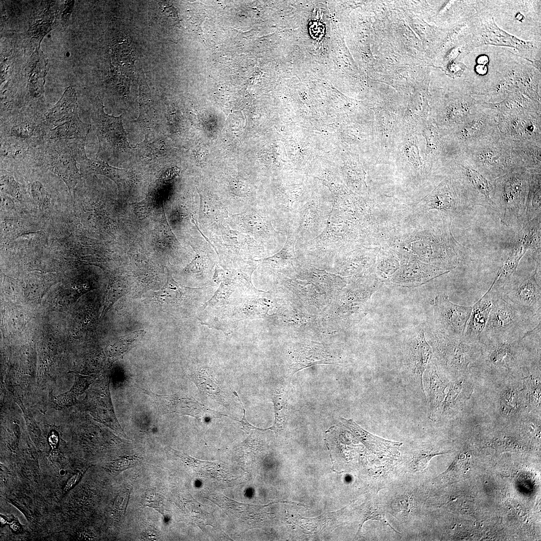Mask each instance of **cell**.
I'll list each match as a JSON object with an SVG mask.
<instances>
[{
	"mask_svg": "<svg viewBox=\"0 0 541 541\" xmlns=\"http://www.w3.org/2000/svg\"><path fill=\"white\" fill-rule=\"evenodd\" d=\"M362 213L354 208L333 206L323 231L314 239L295 245L299 262L332 273L337 261L363 242Z\"/></svg>",
	"mask_w": 541,
	"mask_h": 541,
	"instance_id": "cell-1",
	"label": "cell"
},
{
	"mask_svg": "<svg viewBox=\"0 0 541 541\" xmlns=\"http://www.w3.org/2000/svg\"><path fill=\"white\" fill-rule=\"evenodd\" d=\"M531 170L523 168L491 181V198L501 222L508 227L527 222L526 212Z\"/></svg>",
	"mask_w": 541,
	"mask_h": 541,
	"instance_id": "cell-2",
	"label": "cell"
},
{
	"mask_svg": "<svg viewBox=\"0 0 541 541\" xmlns=\"http://www.w3.org/2000/svg\"><path fill=\"white\" fill-rule=\"evenodd\" d=\"M494 290L495 296L481 336V343L523 339L540 325V316H534L519 310Z\"/></svg>",
	"mask_w": 541,
	"mask_h": 541,
	"instance_id": "cell-3",
	"label": "cell"
},
{
	"mask_svg": "<svg viewBox=\"0 0 541 541\" xmlns=\"http://www.w3.org/2000/svg\"><path fill=\"white\" fill-rule=\"evenodd\" d=\"M460 152L490 181L508 173L526 168L509 141L501 138L500 135L467 147Z\"/></svg>",
	"mask_w": 541,
	"mask_h": 541,
	"instance_id": "cell-4",
	"label": "cell"
},
{
	"mask_svg": "<svg viewBox=\"0 0 541 541\" xmlns=\"http://www.w3.org/2000/svg\"><path fill=\"white\" fill-rule=\"evenodd\" d=\"M496 81L491 87L479 92V96L491 98L518 91L526 97L540 103V72L531 64L512 57L498 68Z\"/></svg>",
	"mask_w": 541,
	"mask_h": 541,
	"instance_id": "cell-5",
	"label": "cell"
},
{
	"mask_svg": "<svg viewBox=\"0 0 541 541\" xmlns=\"http://www.w3.org/2000/svg\"><path fill=\"white\" fill-rule=\"evenodd\" d=\"M426 340L431 346L438 366L454 374L463 376L468 372V365L478 357L481 342L472 343L463 338L444 335L430 325H425Z\"/></svg>",
	"mask_w": 541,
	"mask_h": 541,
	"instance_id": "cell-6",
	"label": "cell"
},
{
	"mask_svg": "<svg viewBox=\"0 0 541 541\" xmlns=\"http://www.w3.org/2000/svg\"><path fill=\"white\" fill-rule=\"evenodd\" d=\"M50 139L44 144L42 164L64 181L71 193L80 177L76 159L86 153L85 140Z\"/></svg>",
	"mask_w": 541,
	"mask_h": 541,
	"instance_id": "cell-7",
	"label": "cell"
},
{
	"mask_svg": "<svg viewBox=\"0 0 541 541\" xmlns=\"http://www.w3.org/2000/svg\"><path fill=\"white\" fill-rule=\"evenodd\" d=\"M485 45L512 48L518 51L520 56L530 61L533 60L532 57L534 54H540V42L518 39L498 27L493 17L475 12L467 49L470 53L474 48Z\"/></svg>",
	"mask_w": 541,
	"mask_h": 541,
	"instance_id": "cell-8",
	"label": "cell"
},
{
	"mask_svg": "<svg viewBox=\"0 0 541 541\" xmlns=\"http://www.w3.org/2000/svg\"><path fill=\"white\" fill-rule=\"evenodd\" d=\"M273 291L289 307L313 316L320 315L331 303L326 294L312 283L280 273L275 276Z\"/></svg>",
	"mask_w": 541,
	"mask_h": 541,
	"instance_id": "cell-9",
	"label": "cell"
},
{
	"mask_svg": "<svg viewBox=\"0 0 541 541\" xmlns=\"http://www.w3.org/2000/svg\"><path fill=\"white\" fill-rule=\"evenodd\" d=\"M463 197L470 207L479 205L495 211L491 198V181L459 153L445 165Z\"/></svg>",
	"mask_w": 541,
	"mask_h": 541,
	"instance_id": "cell-10",
	"label": "cell"
},
{
	"mask_svg": "<svg viewBox=\"0 0 541 541\" xmlns=\"http://www.w3.org/2000/svg\"><path fill=\"white\" fill-rule=\"evenodd\" d=\"M497 112L477 105L468 117L447 135L450 144L456 151L499 135L497 125Z\"/></svg>",
	"mask_w": 541,
	"mask_h": 541,
	"instance_id": "cell-11",
	"label": "cell"
},
{
	"mask_svg": "<svg viewBox=\"0 0 541 541\" xmlns=\"http://www.w3.org/2000/svg\"><path fill=\"white\" fill-rule=\"evenodd\" d=\"M286 360L291 377L299 371L312 366L337 365L340 362L333 346L308 339H300L293 343L288 349Z\"/></svg>",
	"mask_w": 541,
	"mask_h": 541,
	"instance_id": "cell-12",
	"label": "cell"
},
{
	"mask_svg": "<svg viewBox=\"0 0 541 541\" xmlns=\"http://www.w3.org/2000/svg\"><path fill=\"white\" fill-rule=\"evenodd\" d=\"M333 200L311 197L303 206L291 227L295 233L296 244L306 243L319 236L327 225Z\"/></svg>",
	"mask_w": 541,
	"mask_h": 541,
	"instance_id": "cell-13",
	"label": "cell"
},
{
	"mask_svg": "<svg viewBox=\"0 0 541 541\" xmlns=\"http://www.w3.org/2000/svg\"><path fill=\"white\" fill-rule=\"evenodd\" d=\"M477 100L468 87H462L448 93L439 101L435 119V124L448 134L463 123L477 106Z\"/></svg>",
	"mask_w": 541,
	"mask_h": 541,
	"instance_id": "cell-14",
	"label": "cell"
},
{
	"mask_svg": "<svg viewBox=\"0 0 541 541\" xmlns=\"http://www.w3.org/2000/svg\"><path fill=\"white\" fill-rule=\"evenodd\" d=\"M537 268L528 277L516 279L515 275L503 285L493 288L505 300L519 310L540 316L541 289L536 280Z\"/></svg>",
	"mask_w": 541,
	"mask_h": 541,
	"instance_id": "cell-15",
	"label": "cell"
},
{
	"mask_svg": "<svg viewBox=\"0 0 541 541\" xmlns=\"http://www.w3.org/2000/svg\"><path fill=\"white\" fill-rule=\"evenodd\" d=\"M102 101L95 98L91 112L93 127L99 142L97 156L120 148H130L123 128L122 115L115 117L105 113Z\"/></svg>",
	"mask_w": 541,
	"mask_h": 541,
	"instance_id": "cell-16",
	"label": "cell"
},
{
	"mask_svg": "<svg viewBox=\"0 0 541 541\" xmlns=\"http://www.w3.org/2000/svg\"><path fill=\"white\" fill-rule=\"evenodd\" d=\"M497 128L505 140L527 141L541 146V112L524 111L502 114L497 112Z\"/></svg>",
	"mask_w": 541,
	"mask_h": 541,
	"instance_id": "cell-17",
	"label": "cell"
},
{
	"mask_svg": "<svg viewBox=\"0 0 541 541\" xmlns=\"http://www.w3.org/2000/svg\"><path fill=\"white\" fill-rule=\"evenodd\" d=\"M523 340L524 338L481 343L480 354L473 362L488 369L499 371L510 370L522 362Z\"/></svg>",
	"mask_w": 541,
	"mask_h": 541,
	"instance_id": "cell-18",
	"label": "cell"
},
{
	"mask_svg": "<svg viewBox=\"0 0 541 541\" xmlns=\"http://www.w3.org/2000/svg\"><path fill=\"white\" fill-rule=\"evenodd\" d=\"M472 311V306H460L451 302L445 294L434 300L433 325L439 332L449 337L462 338Z\"/></svg>",
	"mask_w": 541,
	"mask_h": 541,
	"instance_id": "cell-19",
	"label": "cell"
},
{
	"mask_svg": "<svg viewBox=\"0 0 541 541\" xmlns=\"http://www.w3.org/2000/svg\"><path fill=\"white\" fill-rule=\"evenodd\" d=\"M425 324L421 323L406 333L403 348V363L406 369L418 380L422 391V377L433 356L432 349L425 334Z\"/></svg>",
	"mask_w": 541,
	"mask_h": 541,
	"instance_id": "cell-20",
	"label": "cell"
},
{
	"mask_svg": "<svg viewBox=\"0 0 541 541\" xmlns=\"http://www.w3.org/2000/svg\"><path fill=\"white\" fill-rule=\"evenodd\" d=\"M138 388L151 398L161 414L174 413L192 416L197 419L227 416L209 409L192 397L182 393L162 395L154 393L148 388L144 389L140 387Z\"/></svg>",
	"mask_w": 541,
	"mask_h": 541,
	"instance_id": "cell-21",
	"label": "cell"
},
{
	"mask_svg": "<svg viewBox=\"0 0 541 541\" xmlns=\"http://www.w3.org/2000/svg\"><path fill=\"white\" fill-rule=\"evenodd\" d=\"M422 203L426 210H436L450 221L470 207L450 175L422 199Z\"/></svg>",
	"mask_w": 541,
	"mask_h": 541,
	"instance_id": "cell-22",
	"label": "cell"
},
{
	"mask_svg": "<svg viewBox=\"0 0 541 541\" xmlns=\"http://www.w3.org/2000/svg\"><path fill=\"white\" fill-rule=\"evenodd\" d=\"M272 317L271 320L279 328L299 339L317 338L324 334L317 316L295 310L285 304Z\"/></svg>",
	"mask_w": 541,
	"mask_h": 541,
	"instance_id": "cell-23",
	"label": "cell"
},
{
	"mask_svg": "<svg viewBox=\"0 0 541 541\" xmlns=\"http://www.w3.org/2000/svg\"><path fill=\"white\" fill-rule=\"evenodd\" d=\"M236 220L240 223V228L264 248L276 243L280 236L284 235L273 227V218L267 207H253L247 213L236 216Z\"/></svg>",
	"mask_w": 541,
	"mask_h": 541,
	"instance_id": "cell-24",
	"label": "cell"
},
{
	"mask_svg": "<svg viewBox=\"0 0 541 541\" xmlns=\"http://www.w3.org/2000/svg\"><path fill=\"white\" fill-rule=\"evenodd\" d=\"M45 117L21 116L1 122V137H13L37 147L44 144L49 131Z\"/></svg>",
	"mask_w": 541,
	"mask_h": 541,
	"instance_id": "cell-25",
	"label": "cell"
},
{
	"mask_svg": "<svg viewBox=\"0 0 541 541\" xmlns=\"http://www.w3.org/2000/svg\"><path fill=\"white\" fill-rule=\"evenodd\" d=\"M426 141L424 159L430 173L438 165H444L449 160L451 152L447 134L445 133L429 118L420 127L419 132Z\"/></svg>",
	"mask_w": 541,
	"mask_h": 541,
	"instance_id": "cell-26",
	"label": "cell"
},
{
	"mask_svg": "<svg viewBox=\"0 0 541 541\" xmlns=\"http://www.w3.org/2000/svg\"><path fill=\"white\" fill-rule=\"evenodd\" d=\"M540 247L539 240L536 235L527 228H522L513 242L508 256L496 275L492 282L493 286L499 287L514 276L519 262L526 252L531 249Z\"/></svg>",
	"mask_w": 541,
	"mask_h": 541,
	"instance_id": "cell-27",
	"label": "cell"
},
{
	"mask_svg": "<svg viewBox=\"0 0 541 541\" xmlns=\"http://www.w3.org/2000/svg\"><path fill=\"white\" fill-rule=\"evenodd\" d=\"M449 272L420 260L413 259L405 261L388 284L405 287H417Z\"/></svg>",
	"mask_w": 541,
	"mask_h": 541,
	"instance_id": "cell-28",
	"label": "cell"
},
{
	"mask_svg": "<svg viewBox=\"0 0 541 541\" xmlns=\"http://www.w3.org/2000/svg\"><path fill=\"white\" fill-rule=\"evenodd\" d=\"M294 278L306 281L314 285L325 293L331 302L352 281L351 278L343 277L313 265L300 262Z\"/></svg>",
	"mask_w": 541,
	"mask_h": 541,
	"instance_id": "cell-29",
	"label": "cell"
},
{
	"mask_svg": "<svg viewBox=\"0 0 541 541\" xmlns=\"http://www.w3.org/2000/svg\"><path fill=\"white\" fill-rule=\"evenodd\" d=\"M400 122L394 114L387 111L377 113L376 127L379 140V153L377 163L388 164L395 157V142L398 137V129Z\"/></svg>",
	"mask_w": 541,
	"mask_h": 541,
	"instance_id": "cell-30",
	"label": "cell"
},
{
	"mask_svg": "<svg viewBox=\"0 0 541 541\" xmlns=\"http://www.w3.org/2000/svg\"><path fill=\"white\" fill-rule=\"evenodd\" d=\"M286 240L281 250L272 256L257 260L267 268L286 277L294 278L299 262L295 252L296 238L294 229H286Z\"/></svg>",
	"mask_w": 541,
	"mask_h": 541,
	"instance_id": "cell-31",
	"label": "cell"
},
{
	"mask_svg": "<svg viewBox=\"0 0 541 541\" xmlns=\"http://www.w3.org/2000/svg\"><path fill=\"white\" fill-rule=\"evenodd\" d=\"M417 133L401 131L396 151L397 164L421 175L429 174L422 158Z\"/></svg>",
	"mask_w": 541,
	"mask_h": 541,
	"instance_id": "cell-32",
	"label": "cell"
},
{
	"mask_svg": "<svg viewBox=\"0 0 541 541\" xmlns=\"http://www.w3.org/2000/svg\"><path fill=\"white\" fill-rule=\"evenodd\" d=\"M495 291L491 284L486 293L472 307L463 338L472 343L480 342L482 333L486 326L491 309Z\"/></svg>",
	"mask_w": 541,
	"mask_h": 541,
	"instance_id": "cell-33",
	"label": "cell"
},
{
	"mask_svg": "<svg viewBox=\"0 0 541 541\" xmlns=\"http://www.w3.org/2000/svg\"><path fill=\"white\" fill-rule=\"evenodd\" d=\"M1 164L11 165L22 163L42 162L41 150L37 152V149L26 142L10 137H1Z\"/></svg>",
	"mask_w": 541,
	"mask_h": 541,
	"instance_id": "cell-34",
	"label": "cell"
},
{
	"mask_svg": "<svg viewBox=\"0 0 541 541\" xmlns=\"http://www.w3.org/2000/svg\"><path fill=\"white\" fill-rule=\"evenodd\" d=\"M477 101L478 106L493 110L502 114L524 111L541 112L540 103L529 99L518 91L508 93L503 100L498 102Z\"/></svg>",
	"mask_w": 541,
	"mask_h": 541,
	"instance_id": "cell-35",
	"label": "cell"
},
{
	"mask_svg": "<svg viewBox=\"0 0 541 541\" xmlns=\"http://www.w3.org/2000/svg\"><path fill=\"white\" fill-rule=\"evenodd\" d=\"M78 107L76 90L68 87L59 101L44 114L45 121L48 124L57 126L78 114Z\"/></svg>",
	"mask_w": 541,
	"mask_h": 541,
	"instance_id": "cell-36",
	"label": "cell"
},
{
	"mask_svg": "<svg viewBox=\"0 0 541 541\" xmlns=\"http://www.w3.org/2000/svg\"><path fill=\"white\" fill-rule=\"evenodd\" d=\"M198 289L183 286L168 274L165 285L153 297L160 304H166L173 307H180L189 300H192Z\"/></svg>",
	"mask_w": 541,
	"mask_h": 541,
	"instance_id": "cell-37",
	"label": "cell"
},
{
	"mask_svg": "<svg viewBox=\"0 0 541 541\" xmlns=\"http://www.w3.org/2000/svg\"><path fill=\"white\" fill-rule=\"evenodd\" d=\"M343 421L345 426L374 453L392 455L402 444L401 442L387 440L373 435L363 429L352 420L343 419Z\"/></svg>",
	"mask_w": 541,
	"mask_h": 541,
	"instance_id": "cell-38",
	"label": "cell"
},
{
	"mask_svg": "<svg viewBox=\"0 0 541 541\" xmlns=\"http://www.w3.org/2000/svg\"><path fill=\"white\" fill-rule=\"evenodd\" d=\"M425 371L429 413L431 417L442 405L445 397V390L447 386L441 380L438 374L437 364L434 358H432Z\"/></svg>",
	"mask_w": 541,
	"mask_h": 541,
	"instance_id": "cell-39",
	"label": "cell"
},
{
	"mask_svg": "<svg viewBox=\"0 0 541 541\" xmlns=\"http://www.w3.org/2000/svg\"><path fill=\"white\" fill-rule=\"evenodd\" d=\"M189 378L205 395L229 408V404L224 392L216 378L207 368H199L190 376Z\"/></svg>",
	"mask_w": 541,
	"mask_h": 541,
	"instance_id": "cell-40",
	"label": "cell"
},
{
	"mask_svg": "<svg viewBox=\"0 0 541 541\" xmlns=\"http://www.w3.org/2000/svg\"><path fill=\"white\" fill-rule=\"evenodd\" d=\"M91 126V124L83 122L78 113L64 123L51 129L49 138L85 140Z\"/></svg>",
	"mask_w": 541,
	"mask_h": 541,
	"instance_id": "cell-41",
	"label": "cell"
},
{
	"mask_svg": "<svg viewBox=\"0 0 541 541\" xmlns=\"http://www.w3.org/2000/svg\"><path fill=\"white\" fill-rule=\"evenodd\" d=\"M508 140L526 169L541 170L540 146L527 141Z\"/></svg>",
	"mask_w": 541,
	"mask_h": 541,
	"instance_id": "cell-42",
	"label": "cell"
},
{
	"mask_svg": "<svg viewBox=\"0 0 541 541\" xmlns=\"http://www.w3.org/2000/svg\"><path fill=\"white\" fill-rule=\"evenodd\" d=\"M288 391L283 386L277 387L273 394L275 421L273 425L266 430L270 429L274 431L277 436L283 431L286 423L288 404Z\"/></svg>",
	"mask_w": 541,
	"mask_h": 541,
	"instance_id": "cell-43",
	"label": "cell"
},
{
	"mask_svg": "<svg viewBox=\"0 0 541 541\" xmlns=\"http://www.w3.org/2000/svg\"><path fill=\"white\" fill-rule=\"evenodd\" d=\"M123 170L112 167L99 157L93 159L87 157L81 162V172L83 174H98L107 177L118 183L122 178Z\"/></svg>",
	"mask_w": 541,
	"mask_h": 541,
	"instance_id": "cell-44",
	"label": "cell"
},
{
	"mask_svg": "<svg viewBox=\"0 0 541 541\" xmlns=\"http://www.w3.org/2000/svg\"><path fill=\"white\" fill-rule=\"evenodd\" d=\"M469 387L467 386V382L463 379L451 383L442 404V413L455 408L459 409L462 406L467 398L469 397L468 394L471 395V389L467 390Z\"/></svg>",
	"mask_w": 541,
	"mask_h": 541,
	"instance_id": "cell-45",
	"label": "cell"
},
{
	"mask_svg": "<svg viewBox=\"0 0 541 541\" xmlns=\"http://www.w3.org/2000/svg\"><path fill=\"white\" fill-rule=\"evenodd\" d=\"M540 210L541 170L531 169L526 212L527 221L540 215Z\"/></svg>",
	"mask_w": 541,
	"mask_h": 541,
	"instance_id": "cell-46",
	"label": "cell"
},
{
	"mask_svg": "<svg viewBox=\"0 0 541 541\" xmlns=\"http://www.w3.org/2000/svg\"><path fill=\"white\" fill-rule=\"evenodd\" d=\"M91 379V377L76 375L74 385L71 389L63 394L55 397V402L61 407L74 405L76 402L77 397L85 391L90 383Z\"/></svg>",
	"mask_w": 541,
	"mask_h": 541,
	"instance_id": "cell-47",
	"label": "cell"
},
{
	"mask_svg": "<svg viewBox=\"0 0 541 541\" xmlns=\"http://www.w3.org/2000/svg\"><path fill=\"white\" fill-rule=\"evenodd\" d=\"M414 507L413 498L407 494L395 497L390 504L393 515L402 521H406L414 509Z\"/></svg>",
	"mask_w": 541,
	"mask_h": 541,
	"instance_id": "cell-48",
	"label": "cell"
},
{
	"mask_svg": "<svg viewBox=\"0 0 541 541\" xmlns=\"http://www.w3.org/2000/svg\"><path fill=\"white\" fill-rule=\"evenodd\" d=\"M375 520L382 523L385 526H389L392 530L397 533H400L394 529L387 521L385 518V511L377 504L370 503L366 507L361 520L357 535L361 534L363 524L368 520Z\"/></svg>",
	"mask_w": 541,
	"mask_h": 541,
	"instance_id": "cell-49",
	"label": "cell"
},
{
	"mask_svg": "<svg viewBox=\"0 0 541 541\" xmlns=\"http://www.w3.org/2000/svg\"><path fill=\"white\" fill-rule=\"evenodd\" d=\"M141 459L138 455L122 456L106 465L105 469L110 474L116 476L124 470L137 465Z\"/></svg>",
	"mask_w": 541,
	"mask_h": 541,
	"instance_id": "cell-50",
	"label": "cell"
},
{
	"mask_svg": "<svg viewBox=\"0 0 541 541\" xmlns=\"http://www.w3.org/2000/svg\"><path fill=\"white\" fill-rule=\"evenodd\" d=\"M145 333L144 330H141L134 331L121 338L114 344L117 349L116 355L123 357L139 343Z\"/></svg>",
	"mask_w": 541,
	"mask_h": 541,
	"instance_id": "cell-51",
	"label": "cell"
},
{
	"mask_svg": "<svg viewBox=\"0 0 541 541\" xmlns=\"http://www.w3.org/2000/svg\"><path fill=\"white\" fill-rule=\"evenodd\" d=\"M142 506L153 508L164 515V497L155 489H147L144 492L141 501Z\"/></svg>",
	"mask_w": 541,
	"mask_h": 541,
	"instance_id": "cell-52",
	"label": "cell"
},
{
	"mask_svg": "<svg viewBox=\"0 0 541 541\" xmlns=\"http://www.w3.org/2000/svg\"><path fill=\"white\" fill-rule=\"evenodd\" d=\"M1 191L20 199L22 198V192L20 184L16 181L11 173L6 171H1Z\"/></svg>",
	"mask_w": 541,
	"mask_h": 541,
	"instance_id": "cell-53",
	"label": "cell"
},
{
	"mask_svg": "<svg viewBox=\"0 0 541 541\" xmlns=\"http://www.w3.org/2000/svg\"><path fill=\"white\" fill-rule=\"evenodd\" d=\"M519 395L514 389L505 390L501 396V410L505 415H511L519 407Z\"/></svg>",
	"mask_w": 541,
	"mask_h": 541,
	"instance_id": "cell-54",
	"label": "cell"
},
{
	"mask_svg": "<svg viewBox=\"0 0 541 541\" xmlns=\"http://www.w3.org/2000/svg\"><path fill=\"white\" fill-rule=\"evenodd\" d=\"M447 452H422L415 454L411 462V468L414 471H422L426 469L430 460L434 456L444 454Z\"/></svg>",
	"mask_w": 541,
	"mask_h": 541,
	"instance_id": "cell-55",
	"label": "cell"
},
{
	"mask_svg": "<svg viewBox=\"0 0 541 541\" xmlns=\"http://www.w3.org/2000/svg\"><path fill=\"white\" fill-rule=\"evenodd\" d=\"M31 192L33 198L38 203L42 205L46 203L48 193L41 182H33L31 185Z\"/></svg>",
	"mask_w": 541,
	"mask_h": 541,
	"instance_id": "cell-56",
	"label": "cell"
},
{
	"mask_svg": "<svg viewBox=\"0 0 541 541\" xmlns=\"http://www.w3.org/2000/svg\"><path fill=\"white\" fill-rule=\"evenodd\" d=\"M466 69V66L463 62L457 61L452 62L449 68L450 73L454 77L461 76Z\"/></svg>",
	"mask_w": 541,
	"mask_h": 541,
	"instance_id": "cell-57",
	"label": "cell"
},
{
	"mask_svg": "<svg viewBox=\"0 0 541 541\" xmlns=\"http://www.w3.org/2000/svg\"><path fill=\"white\" fill-rule=\"evenodd\" d=\"M233 394L238 399V400L239 401V402H240V404H241V406L242 407V408H243V416L242 417L241 420L239 421V422H240V423H241V429L242 430H243L247 434H248L250 430H252V429H257V430H262V431L265 430V429H259V428H256V427H254V426L252 425L251 424H250L248 422V421L247 420V419L246 418V417H245V410L241 402V401H240V400L239 399V397L237 392H235V391H234Z\"/></svg>",
	"mask_w": 541,
	"mask_h": 541,
	"instance_id": "cell-58",
	"label": "cell"
},
{
	"mask_svg": "<svg viewBox=\"0 0 541 541\" xmlns=\"http://www.w3.org/2000/svg\"><path fill=\"white\" fill-rule=\"evenodd\" d=\"M159 538V533L154 528H149L140 535L142 540H157Z\"/></svg>",
	"mask_w": 541,
	"mask_h": 541,
	"instance_id": "cell-59",
	"label": "cell"
},
{
	"mask_svg": "<svg viewBox=\"0 0 541 541\" xmlns=\"http://www.w3.org/2000/svg\"><path fill=\"white\" fill-rule=\"evenodd\" d=\"M81 475V473L79 472L72 476L68 481L67 483L65 486L64 491L65 492H67L71 488H72L73 486H74L76 483L78 481Z\"/></svg>",
	"mask_w": 541,
	"mask_h": 541,
	"instance_id": "cell-60",
	"label": "cell"
},
{
	"mask_svg": "<svg viewBox=\"0 0 541 541\" xmlns=\"http://www.w3.org/2000/svg\"><path fill=\"white\" fill-rule=\"evenodd\" d=\"M49 440L50 444L52 447H56L58 443V436L55 433H52L49 436Z\"/></svg>",
	"mask_w": 541,
	"mask_h": 541,
	"instance_id": "cell-61",
	"label": "cell"
}]
</instances>
